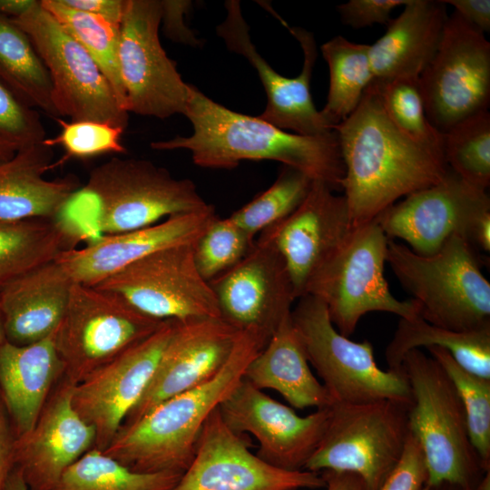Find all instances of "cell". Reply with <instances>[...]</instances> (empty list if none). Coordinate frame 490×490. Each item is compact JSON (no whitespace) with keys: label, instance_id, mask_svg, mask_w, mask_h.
Segmentation results:
<instances>
[{"label":"cell","instance_id":"6da1fadb","mask_svg":"<svg viewBox=\"0 0 490 490\" xmlns=\"http://www.w3.org/2000/svg\"><path fill=\"white\" fill-rule=\"evenodd\" d=\"M333 131L345 166L341 190L354 228L374 220L401 197L436 184L449 170L445 160L397 129L373 83Z\"/></svg>","mask_w":490,"mask_h":490},{"label":"cell","instance_id":"7a4b0ae2","mask_svg":"<svg viewBox=\"0 0 490 490\" xmlns=\"http://www.w3.org/2000/svg\"><path fill=\"white\" fill-rule=\"evenodd\" d=\"M183 115L191 122L192 133L152 142L153 150H188L196 165L210 169L230 170L241 161H276L333 191L341 190L345 166L335 131L320 135L290 133L258 116L230 110L192 84Z\"/></svg>","mask_w":490,"mask_h":490},{"label":"cell","instance_id":"3957f363","mask_svg":"<svg viewBox=\"0 0 490 490\" xmlns=\"http://www.w3.org/2000/svg\"><path fill=\"white\" fill-rule=\"evenodd\" d=\"M267 342L257 331H240L217 375L122 425L103 452L135 472L183 474L194 458L205 422L241 381L248 365Z\"/></svg>","mask_w":490,"mask_h":490},{"label":"cell","instance_id":"277c9868","mask_svg":"<svg viewBox=\"0 0 490 490\" xmlns=\"http://www.w3.org/2000/svg\"><path fill=\"white\" fill-rule=\"evenodd\" d=\"M386 262L426 322L454 331L490 327V283L466 239L454 235L427 256L388 239Z\"/></svg>","mask_w":490,"mask_h":490},{"label":"cell","instance_id":"5b68a950","mask_svg":"<svg viewBox=\"0 0 490 490\" xmlns=\"http://www.w3.org/2000/svg\"><path fill=\"white\" fill-rule=\"evenodd\" d=\"M402 368L412 395L409 430L425 457L426 484L450 483L473 490L487 471L471 443L454 383L434 358L418 348L405 355Z\"/></svg>","mask_w":490,"mask_h":490},{"label":"cell","instance_id":"8992f818","mask_svg":"<svg viewBox=\"0 0 490 490\" xmlns=\"http://www.w3.org/2000/svg\"><path fill=\"white\" fill-rule=\"evenodd\" d=\"M95 207V230L104 235L142 229L208 203L190 179L141 159L114 157L94 168L76 194Z\"/></svg>","mask_w":490,"mask_h":490},{"label":"cell","instance_id":"52a82bcc","mask_svg":"<svg viewBox=\"0 0 490 490\" xmlns=\"http://www.w3.org/2000/svg\"><path fill=\"white\" fill-rule=\"evenodd\" d=\"M291 310V320L309 363L315 368L334 404L391 400L410 406L412 395L403 368H380L372 344L341 335L327 307L306 294Z\"/></svg>","mask_w":490,"mask_h":490},{"label":"cell","instance_id":"ba28073f","mask_svg":"<svg viewBox=\"0 0 490 490\" xmlns=\"http://www.w3.org/2000/svg\"><path fill=\"white\" fill-rule=\"evenodd\" d=\"M387 241L375 220L353 228L307 285L305 295L325 304L334 327L345 337L354 333L368 312H387L399 318L419 316L416 300H399L389 289L384 276Z\"/></svg>","mask_w":490,"mask_h":490},{"label":"cell","instance_id":"9c48e42d","mask_svg":"<svg viewBox=\"0 0 490 490\" xmlns=\"http://www.w3.org/2000/svg\"><path fill=\"white\" fill-rule=\"evenodd\" d=\"M408 408L391 400L333 404L327 430L304 470L354 473L366 490H377L405 451Z\"/></svg>","mask_w":490,"mask_h":490},{"label":"cell","instance_id":"30bf717a","mask_svg":"<svg viewBox=\"0 0 490 490\" xmlns=\"http://www.w3.org/2000/svg\"><path fill=\"white\" fill-rule=\"evenodd\" d=\"M163 321L142 313L113 292L73 283L64 313L54 331L64 377L74 386L79 384L148 338Z\"/></svg>","mask_w":490,"mask_h":490},{"label":"cell","instance_id":"8fae6325","mask_svg":"<svg viewBox=\"0 0 490 490\" xmlns=\"http://www.w3.org/2000/svg\"><path fill=\"white\" fill-rule=\"evenodd\" d=\"M30 37L52 83V103L59 116L93 121L125 131L129 113L88 52L36 3L12 18Z\"/></svg>","mask_w":490,"mask_h":490},{"label":"cell","instance_id":"7c38bea8","mask_svg":"<svg viewBox=\"0 0 490 490\" xmlns=\"http://www.w3.org/2000/svg\"><path fill=\"white\" fill-rule=\"evenodd\" d=\"M418 81L428 121L446 133L460 122L488 111L490 43L455 11Z\"/></svg>","mask_w":490,"mask_h":490},{"label":"cell","instance_id":"4fadbf2b","mask_svg":"<svg viewBox=\"0 0 490 490\" xmlns=\"http://www.w3.org/2000/svg\"><path fill=\"white\" fill-rule=\"evenodd\" d=\"M162 15L161 1L125 0L118 64L128 113L159 119L184 114L190 83L162 46Z\"/></svg>","mask_w":490,"mask_h":490},{"label":"cell","instance_id":"5bb4252c","mask_svg":"<svg viewBox=\"0 0 490 490\" xmlns=\"http://www.w3.org/2000/svg\"><path fill=\"white\" fill-rule=\"evenodd\" d=\"M94 286L158 320L220 318L215 294L196 267L193 243L151 253Z\"/></svg>","mask_w":490,"mask_h":490},{"label":"cell","instance_id":"9a60e30c","mask_svg":"<svg viewBox=\"0 0 490 490\" xmlns=\"http://www.w3.org/2000/svg\"><path fill=\"white\" fill-rule=\"evenodd\" d=\"M487 216V191L449 169L439 182L406 196L375 220L388 239H400L415 252L427 256L438 251L454 235L474 246L476 230Z\"/></svg>","mask_w":490,"mask_h":490},{"label":"cell","instance_id":"2e32d148","mask_svg":"<svg viewBox=\"0 0 490 490\" xmlns=\"http://www.w3.org/2000/svg\"><path fill=\"white\" fill-rule=\"evenodd\" d=\"M219 410L230 430L239 435H252L257 439V456L288 471L304 470L322 440L331 416L330 406L300 416L243 378L221 402Z\"/></svg>","mask_w":490,"mask_h":490},{"label":"cell","instance_id":"e0dca14e","mask_svg":"<svg viewBox=\"0 0 490 490\" xmlns=\"http://www.w3.org/2000/svg\"><path fill=\"white\" fill-rule=\"evenodd\" d=\"M209 283L223 320L268 341L297 299L286 262L265 231L235 267Z\"/></svg>","mask_w":490,"mask_h":490},{"label":"cell","instance_id":"ac0fdd59","mask_svg":"<svg viewBox=\"0 0 490 490\" xmlns=\"http://www.w3.org/2000/svg\"><path fill=\"white\" fill-rule=\"evenodd\" d=\"M246 435L230 430L219 407L201 430L194 458L172 490H299L325 487L320 473L272 466L250 450Z\"/></svg>","mask_w":490,"mask_h":490},{"label":"cell","instance_id":"d6986e66","mask_svg":"<svg viewBox=\"0 0 490 490\" xmlns=\"http://www.w3.org/2000/svg\"><path fill=\"white\" fill-rule=\"evenodd\" d=\"M177 320L167 319L152 335L129 348L74 387L72 403L95 431L103 451L146 390Z\"/></svg>","mask_w":490,"mask_h":490},{"label":"cell","instance_id":"ffe728a7","mask_svg":"<svg viewBox=\"0 0 490 490\" xmlns=\"http://www.w3.org/2000/svg\"><path fill=\"white\" fill-rule=\"evenodd\" d=\"M225 7L226 17L216 27V34L229 50L244 56L257 71L267 95L266 107L258 117L283 131L290 130L301 135L332 132L316 109L310 93L318 56L313 34L301 27L287 26L299 43L304 57L300 74L289 78L278 74L257 51L240 2L226 1Z\"/></svg>","mask_w":490,"mask_h":490},{"label":"cell","instance_id":"44dd1931","mask_svg":"<svg viewBox=\"0 0 490 490\" xmlns=\"http://www.w3.org/2000/svg\"><path fill=\"white\" fill-rule=\"evenodd\" d=\"M239 332L221 318L177 320L146 390L122 425L212 378L227 362Z\"/></svg>","mask_w":490,"mask_h":490},{"label":"cell","instance_id":"7402d4cb","mask_svg":"<svg viewBox=\"0 0 490 490\" xmlns=\"http://www.w3.org/2000/svg\"><path fill=\"white\" fill-rule=\"evenodd\" d=\"M345 197L325 182L314 181L299 208L265 229L282 255L296 299L317 270L341 247L353 230Z\"/></svg>","mask_w":490,"mask_h":490},{"label":"cell","instance_id":"603a6c76","mask_svg":"<svg viewBox=\"0 0 490 490\" xmlns=\"http://www.w3.org/2000/svg\"><path fill=\"white\" fill-rule=\"evenodd\" d=\"M74 387L63 377L34 426L16 438L15 467L29 490H51L69 466L94 447V428L73 407Z\"/></svg>","mask_w":490,"mask_h":490},{"label":"cell","instance_id":"cb8c5ba5","mask_svg":"<svg viewBox=\"0 0 490 490\" xmlns=\"http://www.w3.org/2000/svg\"><path fill=\"white\" fill-rule=\"evenodd\" d=\"M218 217L215 208L169 217L155 224L103 235L54 260L73 283L94 286L131 263L162 249L194 243Z\"/></svg>","mask_w":490,"mask_h":490},{"label":"cell","instance_id":"d4e9b609","mask_svg":"<svg viewBox=\"0 0 490 490\" xmlns=\"http://www.w3.org/2000/svg\"><path fill=\"white\" fill-rule=\"evenodd\" d=\"M447 17L442 1L408 0L385 34L369 45L372 83L419 78L438 48Z\"/></svg>","mask_w":490,"mask_h":490},{"label":"cell","instance_id":"484cf974","mask_svg":"<svg viewBox=\"0 0 490 490\" xmlns=\"http://www.w3.org/2000/svg\"><path fill=\"white\" fill-rule=\"evenodd\" d=\"M54 331L24 346L5 338L0 340V395L17 437L34 426L53 389L64 377Z\"/></svg>","mask_w":490,"mask_h":490},{"label":"cell","instance_id":"4316f807","mask_svg":"<svg viewBox=\"0 0 490 490\" xmlns=\"http://www.w3.org/2000/svg\"><path fill=\"white\" fill-rule=\"evenodd\" d=\"M54 152L41 143L19 151L0 163V220L57 218L81 189L78 178L68 174L47 180Z\"/></svg>","mask_w":490,"mask_h":490},{"label":"cell","instance_id":"83f0119b","mask_svg":"<svg viewBox=\"0 0 490 490\" xmlns=\"http://www.w3.org/2000/svg\"><path fill=\"white\" fill-rule=\"evenodd\" d=\"M73 285L55 260L40 266L0 289L5 338L18 346L51 335L64 313Z\"/></svg>","mask_w":490,"mask_h":490},{"label":"cell","instance_id":"f1b7e54d","mask_svg":"<svg viewBox=\"0 0 490 490\" xmlns=\"http://www.w3.org/2000/svg\"><path fill=\"white\" fill-rule=\"evenodd\" d=\"M243 379L254 387L273 389L295 408H323L334 404L312 373L291 314L272 334L266 346L250 362Z\"/></svg>","mask_w":490,"mask_h":490},{"label":"cell","instance_id":"f546056e","mask_svg":"<svg viewBox=\"0 0 490 490\" xmlns=\"http://www.w3.org/2000/svg\"><path fill=\"white\" fill-rule=\"evenodd\" d=\"M61 218L0 220V289L90 237Z\"/></svg>","mask_w":490,"mask_h":490},{"label":"cell","instance_id":"4dcf8cb0","mask_svg":"<svg viewBox=\"0 0 490 490\" xmlns=\"http://www.w3.org/2000/svg\"><path fill=\"white\" fill-rule=\"evenodd\" d=\"M430 347L445 348L462 368L490 379V327L454 331L432 325L420 316L399 318L385 350L388 369L400 370L408 351Z\"/></svg>","mask_w":490,"mask_h":490},{"label":"cell","instance_id":"1f68e13d","mask_svg":"<svg viewBox=\"0 0 490 490\" xmlns=\"http://www.w3.org/2000/svg\"><path fill=\"white\" fill-rule=\"evenodd\" d=\"M0 81L22 102L50 117L58 115L52 103L48 71L30 37L12 18L0 15Z\"/></svg>","mask_w":490,"mask_h":490},{"label":"cell","instance_id":"d6a6232c","mask_svg":"<svg viewBox=\"0 0 490 490\" xmlns=\"http://www.w3.org/2000/svg\"><path fill=\"white\" fill-rule=\"evenodd\" d=\"M320 49L329 69V88L326 104L319 112L325 123L333 130L358 108L374 80L369 44L337 35Z\"/></svg>","mask_w":490,"mask_h":490},{"label":"cell","instance_id":"836d02e7","mask_svg":"<svg viewBox=\"0 0 490 490\" xmlns=\"http://www.w3.org/2000/svg\"><path fill=\"white\" fill-rule=\"evenodd\" d=\"M181 475L135 472L93 447L65 470L51 490H172Z\"/></svg>","mask_w":490,"mask_h":490},{"label":"cell","instance_id":"e575fe53","mask_svg":"<svg viewBox=\"0 0 490 490\" xmlns=\"http://www.w3.org/2000/svg\"><path fill=\"white\" fill-rule=\"evenodd\" d=\"M40 3L88 52L109 82L119 104L125 111V93L118 64L120 25L113 24L99 15L71 8L62 0H41Z\"/></svg>","mask_w":490,"mask_h":490},{"label":"cell","instance_id":"d590c367","mask_svg":"<svg viewBox=\"0 0 490 490\" xmlns=\"http://www.w3.org/2000/svg\"><path fill=\"white\" fill-rule=\"evenodd\" d=\"M313 180L302 172L283 165L274 183L229 216L256 239L265 229L295 211L309 194Z\"/></svg>","mask_w":490,"mask_h":490},{"label":"cell","instance_id":"8d00e7d4","mask_svg":"<svg viewBox=\"0 0 490 490\" xmlns=\"http://www.w3.org/2000/svg\"><path fill=\"white\" fill-rule=\"evenodd\" d=\"M448 168L469 184L490 185V113L473 115L443 133Z\"/></svg>","mask_w":490,"mask_h":490},{"label":"cell","instance_id":"74e56055","mask_svg":"<svg viewBox=\"0 0 490 490\" xmlns=\"http://www.w3.org/2000/svg\"><path fill=\"white\" fill-rule=\"evenodd\" d=\"M373 84L378 90L387 115L397 129L415 143L446 161L443 134L426 117L418 78L403 77L383 85Z\"/></svg>","mask_w":490,"mask_h":490},{"label":"cell","instance_id":"f35d334b","mask_svg":"<svg viewBox=\"0 0 490 490\" xmlns=\"http://www.w3.org/2000/svg\"><path fill=\"white\" fill-rule=\"evenodd\" d=\"M429 355L444 368L462 401L471 443L485 471L490 470V379L462 368L445 348H427Z\"/></svg>","mask_w":490,"mask_h":490},{"label":"cell","instance_id":"ab89813d","mask_svg":"<svg viewBox=\"0 0 490 490\" xmlns=\"http://www.w3.org/2000/svg\"><path fill=\"white\" fill-rule=\"evenodd\" d=\"M255 239L230 217L219 216L193 243V257L202 278L210 282L235 267L250 251Z\"/></svg>","mask_w":490,"mask_h":490},{"label":"cell","instance_id":"60d3db41","mask_svg":"<svg viewBox=\"0 0 490 490\" xmlns=\"http://www.w3.org/2000/svg\"><path fill=\"white\" fill-rule=\"evenodd\" d=\"M61 131L53 138H45L43 143L54 147L62 146L64 154L53 162L51 169L62 166L71 159H88L103 153H126L122 144L124 132L120 127L93 121H64L56 118Z\"/></svg>","mask_w":490,"mask_h":490},{"label":"cell","instance_id":"b9f144b4","mask_svg":"<svg viewBox=\"0 0 490 490\" xmlns=\"http://www.w3.org/2000/svg\"><path fill=\"white\" fill-rule=\"evenodd\" d=\"M44 139L45 131L39 113L0 81V163Z\"/></svg>","mask_w":490,"mask_h":490},{"label":"cell","instance_id":"7bdbcfd3","mask_svg":"<svg viewBox=\"0 0 490 490\" xmlns=\"http://www.w3.org/2000/svg\"><path fill=\"white\" fill-rule=\"evenodd\" d=\"M426 480L427 469L422 449L409 433L399 463L377 490H420Z\"/></svg>","mask_w":490,"mask_h":490},{"label":"cell","instance_id":"ee69618b","mask_svg":"<svg viewBox=\"0 0 490 490\" xmlns=\"http://www.w3.org/2000/svg\"><path fill=\"white\" fill-rule=\"evenodd\" d=\"M408 0H349L337 6L342 22L354 29L387 24L392 11L407 5Z\"/></svg>","mask_w":490,"mask_h":490},{"label":"cell","instance_id":"f6af8a7d","mask_svg":"<svg viewBox=\"0 0 490 490\" xmlns=\"http://www.w3.org/2000/svg\"><path fill=\"white\" fill-rule=\"evenodd\" d=\"M162 2V22L166 35L172 41L190 45L201 44L191 30L183 22V15L187 13L190 1L164 0Z\"/></svg>","mask_w":490,"mask_h":490},{"label":"cell","instance_id":"bcb514c9","mask_svg":"<svg viewBox=\"0 0 490 490\" xmlns=\"http://www.w3.org/2000/svg\"><path fill=\"white\" fill-rule=\"evenodd\" d=\"M16 435L0 395V490L15 467Z\"/></svg>","mask_w":490,"mask_h":490},{"label":"cell","instance_id":"7dc6e473","mask_svg":"<svg viewBox=\"0 0 490 490\" xmlns=\"http://www.w3.org/2000/svg\"><path fill=\"white\" fill-rule=\"evenodd\" d=\"M67 6L99 15L113 24L121 25L125 0H62Z\"/></svg>","mask_w":490,"mask_h":490},{"label":"cell","instance_id":"c3c4849f","mask_svg":"<svg viewBox=\"0 0 490 490\" xmlns=\"http://www.w3.org/2000/svg\"><path fill=\"white\" fill-rule=\"evenodd\" d=\"M442 2L445 5L449 4L454 6L456 13L484 34L489 32V0H443Z\"/></svg>","mask_w":490,"mask_h":490},{"label":"cell","instance_id":"681fc988","mask_svg":"<svg viewBox=\"0 0 490 490\" xmlns=\"http://www.w3.org/2000/svg\"><path fill=\"white\" fill-rule=\"evenodd\" d=\"M320 475L327 490H366L363 480L354 473L325 470Z\"/></svg>","mask_w":490,"mask_h":490},{"label":"cell","instance_id":"f907efd6","mask_svg":"<svg viewBox=\"0 0 490 490\" xmlns=\"http://www.w3.org/2000/svg\"><path fill=\"white\" fill-rule=\"evenodd\" d=\"M36 0H0V15L17 18L26 13Z\"/></svg>","mask_w":490,"mask_h":490},{"label":"cell","instance_id":"816d5d0a","mask_svg":"<svg viewBox=\"0 0 490 490\" xmlns=\"http://www.w3.org/2000/svg\"><path fill=\"white\" fill-rule=\"evenodd\" d=\"M4 490H29L21 472L16 467H14L9 475L5 484Z\"/></svg>","mask_w":490,"mask_h":490},{"label":"cell","instance_id":"f5cc1de1","mask_svg":"<svg viewBox=\"0 0 490 490\" xmlns=\"http://www.w3.org/2000/svg\"><path fill=\"white\" fill-rule=\"evenodd\" d=\"M420 490H462L456 485L450 483L425 484Z\"/></svg>","mask_w":490,"mask_h":490},{"label":"cell","instance_id":"db71d44e","mask_svg":"<svg viewBox=\"0 0 490 490\" xmlns=\"http://www.w3.org/2000/svg\"><path fill=\"white\" fill-rule=\"evenodd\" d=\"M473 490H490V470L484 475Z\"/></svg>","mask_w":490,"mask_h":490},{"label":"cell","instance_id":"11a10c76","mask_svg":"<svg viewBox=\"0 0 490 490\" xmlns=\"http://www.w3.org/2000/svg\"><path fill=\"white\" fill-rule=\"evenodd\" d=\"M3 338H5V336H4V331H3L2 316H1V311H0V340H2Z\"/></svg>","mask_w":490,"mask_h":490}]
</instances>
